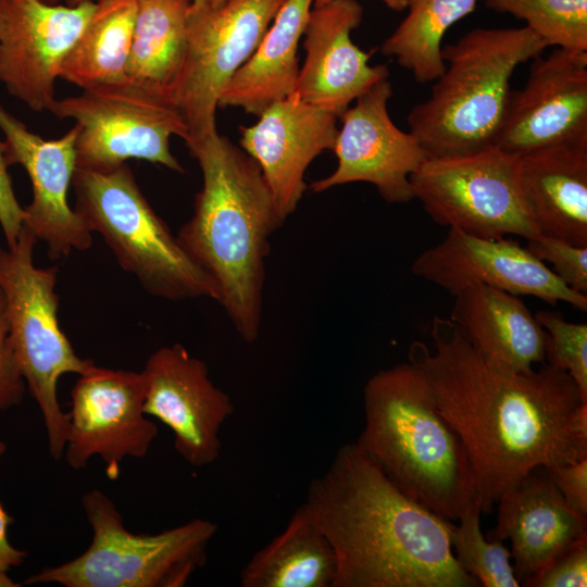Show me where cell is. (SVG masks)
Wrapping results in <instances>:
<instances>
[{
	"label": "cell",
	"instance_id": "1",
	"mask_svg": "<svg viewBox=\"0 0 587 587\" xmlns=\"http://www.w3.org/2000/svg\"><path fill=\"white\" fill-rule=\"evenodd\" d=\"M430 338L433 350L410 345L409 361L465 447L482 513L533 469L587 458V400L565 371L498 370L440 316Z\"/></svg>",
	"mask_w": 587,
	"mask_h": 587
},
{
	"label": "cell",
	"instance_id": "2",
	"mask_svg": "<svg viewBox=\"0 0 587 587\" xmlns=\"http://www.w3.org/2000/svg\"><path fill=\"white\" fill-rule=\"evenodd\" d=\"M332 545L334 587H477L448 520L404 495L355 442L339 448L303 502Z\"/></svg>",
	"mask_w": 587,
	"mask_h": 587
},
{
	"label": "cell",
	"instance_id": "3",
	"mask_svg": "<svg viewBox=\"0 0 587 587\" xmlns=\"http://www.w3.org/2000/svg\"><path fill=\"white\" fill-rule=\"evenodd\" d=\"M201 168L191 217L176 235L220 289L218 303L242 340L261 332L265 259L284 224L257 162L217 130L186 145Z\"/></svg>",
	"mask_w": 587,
	"mask_h": 587
},
{
	"label": "cell",
	"instance_id": "4",
	"mask_svg": "<svg viewBox=\"0 0 587 587\" xmlns=\"http://www.w3.org/2000/svg\"><path fill=\"white\" fill-rule=\"evenodd\" d=\"M364 427L355 441L404 495L459 520L478 499L465 447L410 361L378 371L363 389Z\"/></svg>",
	"mask_w": 587,
	"mask_h": 587
},
{
	"label": "cell",
	"instance_id": "5",
	"mask_svg": "<svg viewBox=\"0 0 587 587\" xmlns=\"http://www.w3.org/2000/svg\"><path fill=\"white\" fill-rule=\"evenodd\" d=\"M548 48L527 26L476 27L442 46L446 65L427 100L409 115L427 158L478 152L496 145L516 67Z\"/></svg>",
	"mask_w": 587,
	"mask_h": 587
},
{
	"label": "cell",
	"instance_id": "6",
	"mask_svg": "<svg viewBox=\"0 0 587 587\" xmlns=\"http://www.w3.org/2000/svg\"><path fill=\"white\" fill-rule=\"evenodd\" d=\"M72 184L75 211L148 294L171 301H220L215 280L155 213L126 163L109 171L77 167Z\"/></svg>",
	"mask_w": 587,
	"mask_h": 587
},
{
	"label": "cell",
	"instance_id": "7",
	"mask_svg": "<svg viewBox=\"0 0 587 587\" xmlns=\"http://www.w3.org/2000/svg\"><path fill=\"white\" fill-rule=\"evenodd\" d=\"M92 529L78 557L42 569L24 584L64 587H182L207 560L215 523L195 519L157 534H134L124 526L114 502L101 490L82 496Z\"/></svg>",
	"mask_w": 587,
	"mask_h": 587
},
{
	"label": "cell",
	"instance_id": "8",
	"mask_svg": "<svg viewBox=\"0 0 587 587\" xmlns=\"http://www.w3.org/2000/svg\"><path fill=\"white\" fill-rule=\"evenodd\" d=\"M36 236L23 225L12 247H0V287L4 294L11 339L21 371L46 427L50 455L64 453L68 413L58 399L64 374L80 375L91 359L79 357L59 324L58 267L34 263Z\"/></svg>",
	"mask_w": 587,
	"mask_h": 587
},
{
	"label": "cell",
	"instance_id": "9",
	"mask_svg": "<svg viewBox=\"0 0 587 587\" xmlns=\"http://www.w3.org/2000/svg\"><path fill=\"white\" fill-rule=\"evenodd\" d=\"M48 111L75 122L77 167L109 171L139 159L184 173L170 149L172 136L189 138L184 115L174 102L128 78L55 99Z\"/></svg>",
	"mask_w": 587,
	"mask_h": 587
},
{
	"label": "cell",
	"instance_id": "10",
	"mask_svg": "<svg viewBox=\"0 0 587 587\" xmlns=\"http://www.w3.org/2000/svg\"><path fill=\"white\" fill-rule=\"evenodd\" d=\"M519 160L496 146L427 158L411 175L414 199L440 226L486 238H535L540 233L524 198Z\"/></svg>",
	"mask_w": 587,
	"mask_h": 587
},
{
	"label": "cell",
	"instance_id": "11",
	"mask_svg": "<svg viewBox=\"0 0 587 587\" xmlns=\"http://www.w3.org/2000/svg\"><path fill=\"white\" fill-rule=\"evenodd\" d=\"M286 1L223 0L213 7L189 8L187 55L175 99L189 127L186 145L216 132L224 89Z\"/></svg>",
	"mask_w": 587,
	"mask_h": 587
},
{
	"label": "cell",
	"instance_id": "12",
	"mask_svg": "<svg viewBox=\"0 0 587 587\" xmlns=\"http://www.w3.org/2000/svg\"><path fill=\"white\" fill-rule=\"evenodd\" d=\"M142 372L112 370L95 363L82 373L71 391L70 427L63 455L73 470L92 457L116 479L126 458H143L158 436L143 411Z\"/></svg>",
	"mask_w": 587,
	"mask_h": 587
},
{
	"label": "cell",
	"instance_id": "13",
	"mask_svg": "<svg viewBox=\"0 0 587 587\" xmlns=\"http://www.w3.org/2000/svg\"><path fill=\"white\" fill-rule=\"evenodd\" d=\"M391 96V83L384 78L340 115L341 126L333 148L337 166L311 184L313 192L362 182L373 185L390 204L414 199L411 175L427 155L410 132L392 122L388 112Z\"/></svg>",
	"mask_w": 587,
	"mask_h": 587
},
{
	"label": "cell",
	"instance_id": "14",
	"mask_svg": "<svg viewBox=\"0 0 587 587\" xmlns=\"http://www.w3.org/2000/svg\"><path fill=\"white\" fill-rule=\"evenodd\" d=\"M97 2L0 0V84L30 110L49 109L62 65Z\"/></svg>",
	"mask_w": 587,
	"mask_h": 587
},
{
	"label": "cell",
	"instance_id": "15",
	"mask_svg": "<svg viewBox=\"0 0 587 587\" xmlns=\"http://www.w3.org/2000/svg\"><path fill=\"white\" fill-rule=\"evenodd\" d=\"M411 271L452 296L487 286L587 311V295L569 288L526 247L505 237L486 238L449 228L441 241L415 258Z\"/></svg>",
	"mask_w": 587,
	"mask_h": 587
},
{
	"label": "cell",
	"instance_id": "16",
	"mask_svg": "<svg viewBox=\"0 0 587 587\" xmlns=\"http://www.w3.org/2000/svg\"><path fill=\"white\" fill-rule=\"evenodd\" d=\"M141 372L145 413L172 430L176 451L190 465L214 463L221 453L220 432L234 404L213 384L208 365L180 344H173L155 350Z\"/></svg>",
	"mask_w": 587,
	"mask_h": 587
},
{
	"label": "cell",
	"instance_id": "17",
	"mask_svg": "<svg viewBox=\"0 0 587 587\" xmlns=\"http://www.w3.org/2000/svg\"><path fill=\"white\" fill-rule=\"evenodd\" d=\"M587 141V52L555 48L532 60L511 90L496 147L515 155Z\"/></svg>",
	"mask_w": 587,
	"mask_h": 587
},
{
	"label": "cell",
	"instance_id": "18",
	"mask_svg": "<svg viewBox=\"0 0 587 587\" xmlns=\"http://www.w3.org/2000/svg\"><path fill=\"white\" fill-rule=\"evenodd\" d=\"M0 130L4 135L8 165L20 164L28 174L33 198L24 208V223L46 243L50 259L92 245V233L68 203V189L77 168L74 125L58 139L46 140L0 104Z\"/></svg>",
	"mask_w": 587,
	"mask_h": 587
},
{
	"label": "cell",
	"instance_id": "19",
	"mask_svg": "<svg viewBox=\"0 0 587 587\" xmlns=\"http://www.w3.org/2000/svg\"><path fill=\"white\" fill-rule=\"evenodd\" d=\"M338 117L290 96L268 105L251 126L240 127V148L259 165L277 213L285 222L305 189L313 160L333 150Z\"/></svg>",
	"mask_w": 587,
	"mask_h": 587
},
{
	"label": "cell",
	"instance_id": "20",
	"mask_svg": "<svg viewBox=\"0 0 587 587\" xmlns=\"http://www.w3.org/2000/svg\"><path fill=\"white\" fill-rule=\"evenodd\" d=\"M362 17L363 8L357 0H333L312 8L295 97L339 118L352 101L389 77L388 67L371 65V53L351 39Z\"/></svg>",
	"mask_w": 587,
	"mask_h": 587
},
{
	"label": "cell",
	"instance_id": "21",
	"mask_svg": "<svg viewBox=\"0 0 587 587\" xmlns=\"http://www.w3.org/2000/svg\"><path fill=\"white\" fill-rule=\"evenodd\" d=\"M498 504L497 524L488 537L510 540L512 565L521 585L587 536V516L567 505L545 466L529 471Z\"/></svg>",
	"mask_w": 587,
	"mask_h": 587
},
{
	"label": "cell",
	"instance_id": "22",
	"mask_svg": "<svg viewBox=\"0 0 587 587\" xmlns=\"http://www.w3.org/2000/svg\"><path fill=\"white\" fill-rule=\"evenodd\" d=\"M453 297L449 320L492 366L525 373L545 361L547 333L519 296L473 286Z\"/></svg>",
	"mask_w": 587,
	"mask_h": 587
},
{
	"label": "cell",
	"instance_id": "23",
	"mask_svg": "<svg viewBox=\"0 0 587 587\" xmlns=\"http://www.w3.org/2000/svg\"><path fill=\"white\" fill-rule=\"evenodd\" d=\"M519 173L539 233L587 246V141L521 155Z\"/></svg>",
	"mask_w": 587,
	"mask_h": 587
},
{
	"label": "cell",
	"instance_id": "24",
	"mask_svg": "<svg viewBox=\"0 0 587 587\" xmlns=\"http://www.w3.org/2000/svg\"><path fill=\"white\" fill-rule=\"evenodd\" d=\"M314 0H287L250 58L224 89L218 108L235 107L259 116L294 96L299 77L298 47Z\"/></svg>",
	"mask_w": 587,
	"mask_h": 587
},
{
	"label": "cell",
	"instance_id": "25",
	"mask_svg": "<svg viewBox=\"0 0 587 587\" xmlns=\"http://www.w3.org/2000/svg\"><path fill=\"white\" fill-rule=\"evenodd\" d=\"M337 561L328 539L302 503L286 527L240 572L242 587H334Z\"/></svg>",
	"mask_w": 587,
	"mask_h": 587
},
{
	"label": "cell",
	"instance_id": "26",
	"mask_svg": "<svg viewBox=\"0 0 587 587\" xmlns=\"http://www.w3.org/2000/svg\"><path fill=\"white\" fill-rule=\"evenodd\" d=\"M189 8V0H137L127 62L128 79L175 104L187 55Z\"/></svg>",
	"mask_w": 587,
	"mask_h": 587
},
{
	"label": "cell",
	"instance_id": "27",
	"mask_svg": "<svg viewBox=\"0 0 587 587\" xmlns=\"http://www.w3.org/2000/svg\"><path fill=\"white\" fill-rule=\"evenodd\" d=\"M60 77L82 90L127 78L137 0H99Z\"/></svg>",
	"mask_w": 587,
	"mask_h": 587
},
{
	"label": "cell",
	"instance_id": "28",
	"mask_svg": "<svg viewBox=\"0 0 587 587\" xmlns=\"http://www.w3.org/2000/svg\"><path fill=\"white\" fill-rule=\"evenodd\" d=\"M477 0H408V14L383 42L380 51L394 57L419 84L434 82L446 67L441 57L447 30L471 14Z\"/></svg>",
	"mask_w": 587,
	"mask_h": 587
},
{
	"label": "cell",
	"instance_id": "29",
	"mask_svg": "<svg viewBox=\"0 0 587 587\" xmlns=\"http://www.w3.org/2000/svg\"><path fill=\"white\" fill-rule=\"evenodd\" d=\"M485 5L525 21L548 47L587 52V0H485Z\"/></svg>",
	"mask_w": 587,
	"mask_h": 587
},
{
	"label": "cell",
	"instance_id": "30",
	"mask_svg": "<svg viewBox=\"0 0 587 587\" xmlns=\"http://www.w3.org/2000/svg\"><path fill=\"white\" fill-rule=\"evenodd\" d=\"M480 503L475 499L460 516V524L448 520L451 548L461 567L484 587L521 586L503 541L486 539L480 528Z\"/></svg>",
	"mask_w": 587,
	"mask_h": 587
},
{
	"label": "cell",
	"instance_id": "31",
	"mask_svg": "<svg viewBox=\"0 0 587 587\" xmlns=\"http://www.w3.org/2000/svg\"><path fill=\"white\" fill-rule=\"evenodd\" d=\"M535 316L547 333L545 360L565 371L587 400V324L569 322L557 311L539 310Z\"/></svg>",
	"mask_w": 587,
	"mask_h": 587
},
{
	"label": "cell",
	"instance_id": "32",
	"mask_svg": "<svg viewBox=\"0 0 587 587\" xmlns=\"http://www.w3.org/2000/svg\"><path fill=\"white\" fill-rule=\"evenodd\" d=\"M526 248L549 267L569 288L587 295V246L539 234Z\"/></svg>",
	"mask_w": 587,
	"mask_h": 587
},
{
	"label": "cell",
	"instance_id": "33",
	"mask_svg": "<svg viewBox=\"0 0 587 587\" xmlns=\"http://www.w3.org/2000/svg\"><path fill=\"white\" fill-rule=\"evenodd\" d=\"M526 587H586L587 536L575 541L551 562L532 575Z\"/></svg>",
	"mask_w": 587,
	"mask_h": 587
},
{
	"label": "cell",
	"instance_id": "34",
	"mask_svg": "<svg viewBox=\"0 0 587 587\" xmlns=\"http://www.w3.org/2000/svg\"><path fill=\"white\" fill-rule=\"evenodd\" d=\"M26 388L11 339L5 297L0 287V412L20 404Z\"/></svg>",
	"mask_w": 587,
	"mask_h": 587
},
{
	"label": "cell",
	"instance_id": "35",
	"mask_svg": "<svg viewBox=\"0 0 587 587\" xmlns=\"http://www.w3.org/2000/svg\"><path fill=\"white\" fill-rule=\"evenodd\" d=\"M545 469L567 505L587 516V458Z\"/></svg>",
	"mask_w": 587,
	"mask_h": 587
},
{
	"label": "cell",
	"instance_id": "36",
	"mask_svg": "<svg viewBox=\"0 0 587 587\" xmlns=\"http://www.w3.org/2000/svg\"><path fill=\"white\" fill-rule=\"evenodd\" d=\"M8 167L4 142L0 140V227L7 247H12L23 228L24 208L16 199Z\"/></svg>",
	"mask_w": 587,
	"mask_h": 587
},
{
	"label": "cell",
	"instance_id": "37",
	"mask_svg": "<svg viewBox=\"0 0 587 587\" xmlns=\"http://www.w3.org/2000/svg\"><path fill=\"white\" fill-rule=\"evenodd\" d=\"M7 451V445L0 439V460ZM14 523L13 516L0 503V573L8 574L13 567L22 565L27 553L14 547L9 539L8 529Z\"/></svg>",
	"mask_w": 587,
	"mask_h": 587
},
{
	"label": "cell",
	"instance_id": "38",
	"mask_svg": "<svg viewBox=\"0 0 587 587\" xmlns=\"http://www.w3.org/2000/svg\"><path fill=\"white\" fill-rule=\"evenodd\" d=\"M333 0H314L313 7L324 5ZM389 9L400 12L407 9L408 0H380Z\"/></svg>",
	"mask_w": 587,
	"mask_h": 587
},
{
	"label": "cell",
	"instance_id": "39",
	"mask_svg": "<svg viewBox=\"0 0 587 587\" xmlns=\"http://www.w3.org/2000/svg\"><path fill=\"white\" fill-rule=\"evenodd\" d=\"M223 0H189L190 8L201 9L218 4Z\"/></svg>",
	"mask_w": 587,
	"mask_h": 587
},
{
	"label": "cell",
	"instance_id": "40",
	"mask_svg": "<svg viewBox=\"0 0 587 587\" xmlns=\"http://www.w3.org/2000/svg\"><path fill=\"white\" fill-rule=\"evenodd\" d=\"M21 584L15 583L8 574L0 573V587H18Z\"/></svg>",
	"mask_w": 587,
	"mask_h": 587
},
{
	"label": "cell",
	"instance_id": "41",
	"mask_svg": "<svg viewBox=\"0 0 587 587\" xmlns=\"http://www.w3.org/2000/svg\"><path fill=\"white\" fill-rule=\"evenodd\" d=\"M84 1H99V0H66L67 4H76Z\"/></svg>",
	"mask_w": 587,
	"mask_h": 587
},
{
	"label": "cell",
	"instance_id": "42",
	"mask_svg": "<svg viewBox=\"0 0 587 587\" xmlns=\"http://www.w3.org/2000/svg\"><path fill=\"white\" fill-rule=\"evenodd\" d=\"M42 1H46L48 3H58L60 0H42Z\"/></svg>",
	"mask_w": 587,
	"mask_h": 587
}]
</instances>
